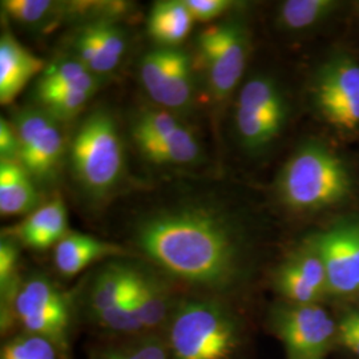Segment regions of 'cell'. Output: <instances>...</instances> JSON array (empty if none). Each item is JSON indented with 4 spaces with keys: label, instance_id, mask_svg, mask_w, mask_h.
Returning a JSON list of instances; mask_svg holds the SVG:
<instances>
[{
    "label": "cell",
    "instance_id": "25",
    "mask_svg": "<svg viewBox=\"0 0 359 359\" xmlns=\"http://www.w3.org/2000/svg\"><path fill=\"white\" fill-rule=\"evenodd\" d=\"M69 306L48 309L26 316L20 323L26 333L35 334L51 341L55 346H63L69 327Z\"/></svg>",
    "mask_w": 359,
    "mask_h": 359
},
{
    "label": "cell",
    "instance_id": "20",
    "mask_svg": "<svg viewBox=\"0 0 359 359\" xmlns=\"http://www.w3.org/2000/svg\"><path fill=\"white\" fill-rule=\"evenodd\" d=\"M342 3L335 0H287L278 8V23L286 31L299 32L332 16Z\"/></svg>",
    "mask_w": 359,
    "mask_h": 359
},
{
    "label": "cell",
    "instance_id": "26",
    "mask_svg": "<svg viewBox=\"0 0 359 359\" xmlns=\"http://www.w3.org/2000/svg\"><path fill=\"white\" fill-rule=\"evenodd\" d=\"M182 124L175 112L164 108H149L144 109L136 116L133 121L132 136L137 147L157 142L165 137L170 132L179 128Z\"/></svg>",
    "mask_w": 359,
    "mask_h": 359
},
{
    "label": "cell",
    "instance_id": "39",
    "mask_svg": "<svg viewBox=\"0 0 359 359\" xmlns=\"http://www.w3.org/2000/svg\"><path fill=\"white\" fill-rule=\"evenodd\" d=\"M102 359H104L103 357H102Z\"/></svg>",
    "mask_w": 359,
    "mask_h": 359
},
{
    "label": "cell",
    "instance_id": "10",
    "mask_svg": "<svg viewBox=\"0 0 359 359\" xmlns=\"http://www.w3.org/2000/svg\"><path fill=\"white\" fill-rule=\"evenodd\" d=\"M135 301L144 332H154L168 325L177 305L167 283L144 269L135 271Z\"/></svg>",
    "mask_w": 359,
    "mask_h": 359
},
{
    "label": "cell",
    "instance_id": "6",
    "mask_svg": "<svg viewBox=\"0 0 359 359\" xmlns=\"http://www.w3.org/2000/svg\"><path fill=\"white\" fill-rule=\"evenodd\" d=\"M271 327L289 359H323L335 332L330 316L317 304L277 306L271 314Z\"/></svg>",
    "mask_w": 359,
    "mask_h": 359
},
{
    "label": "cell",
    "instance_id": "21",
    "mask_svg": "<svg viewBox=\"0 0 359 359\" xmlns=\"http://www.w3.org/2000/svg\"><path fill=\"white\" fill-rule=\"evenodd\" d=\"M100 77L93 75L75 56H71L57 59L52 62L51 65H47L39 76L36 84L50 87H65L95 95V92L100 87Z\"/></svg>",
    "mask_w": 359,
    "mask_h": 359
},
{
    "label": "cell",
    "instance_id": "32",
    "mask_svg": "<svg viewBox=\"0 0 359 359\" xmlns=\"http://www.w3.org/2000/svg\"><path fill=\"white\" fill-rule=\"evenodd\" d=\"M290 261L310 286H313L321 295L327 294V276L325 265L310 245H306L302 250H298L292 256Z\"/></svg>",
    "mask_w": 359,
    "mask_h": 359
},
{
    "label": "cell",
    "instance_id": "24",
    "mask_svg": "<svg viewBox=\"0 0 359 359\" xmlns=\"http://www.w3.org/2000/svg\"><path fill=\"white\" fill-rule=\"evenodd\" d=\"M238 105L266 109L273 114L289 115V108L283 90L274 79L265 75H257L249 79L240 90Z\"/></svg>",
    "mask_w": 359,
    "mask_h": 359
},
{
    "label": "cell",
    "instance_id": "28",
    "mask_svg": "<svg viewBox=\"0 0 359 359\" xmlns=\"http://www.w3.org/2000/svg\"><path fill=\"white\" fill-rule=\"evenodd\" d=\"M276 285L280 293L290 302L298 305L317 304L322 295L309 285L308 281L287 259L276 274Z\"/></svg>",
    "mask_w": 359,
    "mask_h": 359
},
{
    "label": "cell",
    "instance_id": "16",
    "mask_svg": "<svg viewBox=\"0 0 359 359\" xmlns=\"http://www.w3.org/2000/svg\"><path fill=\"white\" fill-rule=\"evenodd\" d=\"M193 22L185 0H161L149 13L148 31L160 47L177 48L191 34Z\"/></svg>",
    "mask_w": 359,
    "mask_h": 359
},
{
    "label": "cell",
    "instance_id": "3",
    "mask_svg": "<svg viewBox=\"0 0 359 359\" xmlns=\"http://www.w3.org/2000/svg\"><path fill=\"white\" fill-rule=\"evenodd\" d=\"M167 326L169 359H231L238 346L237 322L215 299L179 301Z\"/></svg>",
    "mask_w": 359,
    "mask_h": 359
},
{
    "label": "cell",
    "instance_id": "5",
    "mask_svg": "<svg viewBox=\"0 0 359 359\" xmlns=\"http://www.w3.org/2000/svg\"><path fill=\"white\" fill-rule=\"evenodd\" d=\"M209 92L224 102L237 88L249 56V32L244 22L231 19L204 29L197 39Z\"/></svg>",
    "mask_w": 359,
    "mask_h": 359
},
{
    "label": "cell",
    "instance_id": "8",
    "mask_svg": "<svg viewBox=\"0 0 359 359\" xmlns=\"http://www.w3.org/2000/svg\"><path fill=\"white\" fill-rule=\"evenodd\" d=\"M44 71V63L10 32L0 39V102L13 103L28 81Z\"/></svg>",
    "mask_w": 359,
    "mask_h": 359
},
{
    "label": "cell",
    "instance_id": "17",
    "mask_svg": "<svg viewBox=\"0 0 359 359\" xmlns=\"http://www.w3.org/2000/svg\"><path fill=\"white\" fill-rule=\"evenodd\" d=\"M192 62L189 55L180 48H173L168 76L163 87L154 96V103L170 112L184 111L193 102L194 81Z\"/></svg>",
    "mask_w": 359,
    "mask_h": 359
},
{
    "label": "cell",
    "instance_id": "34",
    "mask_svg": "<svg viewBox=\"0 0 359 359\" xmlns=\"http://www.w3.org/2000/svg\"><path fill=\"white\" fill-rule=\"evenodd\" d=\"M19 264V248L13 237H3L0 241V287L1 294L10 292L16 285Z\"/></svg>",
    "mask_w": 359,
    "mask_h": 359
},
{
    "label": "cell",
    "instance_id": "1",
    "mask_svg": "<svg viewBox=\"0 0 359 359\" xmlns=\"http://www.w3.org/2000/svg\"><path fill=\"white\" fill-rule=\"evenodd\" d=\"M142 253L175 278L208 290H222L240 273L241 244L231 219L208 206L154 212L135 231Z\"/></svg>",
    "mask_w": 359,
    "mask_h": 359
},
{
    "label": "cell",
    "instance_id": "36",
    "mask_svg": "<svg viewBox=\"0 0 359 359\" xmlns=\"http://www.w3.org/2000/svg\"><path fill=\"white\" fill-rule=\"evenodd\" d=\"M0 156L1 160L18 161L20 158V144L13 126L7 120H0Z\"/></svg>",
    "mask_w": 359,
    "mask_h": 359
},
{
    "label": "cell",
    "instance_id": "27",
    "mask_svg": "<svg viewBox=\"0 0 359 359\" xmlns=\"http://www.w3.org/2000/svg\"><path fill=\"white\" fill-rule=\"evenodd\" d=\"M92 316L102 329L112 333L136 334L144 332L135 301V283L130 294L127 298L117 302L114 306Z\"/></svg>",
    "mask_w": 359,
    "mask_h": 359
},
{
    "label": "cell",
    "instance_id": "29",
    "mask_svg": "<svg viewBox=\"0 0 359 359\" xmlns=\"http://www.w3.org/2000/svg\"><path fill=\"white\" fill-rule=\"evenodd\" d=\"M173 48L158 47L142 56L139 75L145 92L154 99L168 76Z\"/></svg>",
    "mask_w": 359,
    "mask_h": 359
},
{
    "label": "cell",
    "instance_id": "37",
    "mask_svg": "<svg viewBox=\"0 0 359 359\" xmlns=\"http://www.w3.org/2000/svg\"><path fill=\"white\" fill-rule=\"evenodd\" d=\"M338 330H339V339L344 344V346L347 347L350 351H353L359 357V332L342 322H339Z\"/></svg>",
    "mask_w": 359,
    "mask_h": 359
},
{
    "label": "cell",
    "instance_id": "19",
    "mask_svg": "<svg viewBox=\"0 0 359 359\" xmlns=\"http://www.w3.org/2000/svg\"><path fill=\"white\" fill-rule=\"evenodd\" d=\"M135 283V268L124 264H109L96 276L90 293L92 314L114 306L127 298Z\"/></svg>",
    "mask_w": 359,
    "mask_h": 359
},
{
    "label": "cell",
    "instance_id": "35",
    "mask_svg": "<svg viewBox=\"0 0 359 359\" xmlns=\"http://www.w3.org/2000/svg\"><path fill=\"white\" fill-rule=\"evenodd\" d=\"M193 19L198 22H209L224 15L233 7L229 0H185Z\"/></svg>",
    "mask_w": 359,
    "mask_h": 359
},
{
    "label": "cell",
    "instance_id": "31",
    "mask_svg": "<svg viewBox=\"0 0 359 359\" xmlns=\"http://www.w3.org/2000/svg\"><path fill=\"white\" fill-rule=\"evenodd\" d=\"M104 359H169L167 342L156 335L107 351Z\"/></svg>",
    "mask_w": 359,
    "mask_h": 359
},
{
    "label": "cell",
    "instance_id": "38",
    "mask_svg": "<svg viewBox=\"0 0 359 359\" xmlns=\"http://www.w3.org/2000/svg\"><path fill=\"white\" fill-rule=\"evenodd\" d=\"M341 322L359 332V313H357V311H348L344 316Z\"/></svg>",
    "mask_w": 359,
    "mask_h": 359
},
{
    "label": "cell",
    "instance_id": "12",
    "mask_svg": "<svg viewBox=\"0 0 359 359\" xmlns=\"http://www.w3.org/2000/svg\"><path fill=\"white\" fill-rule=\"evenodd\" d=\"M316 105L359 99V65L347 56H335L320 67L314 79Z\"/></svg>",
    "mask_w": 359,
    "mask_h": 359
},
{
    "label": "cell",
    "instance_id": "4",
    "mask_svg": "<svg viewBox=\"0 0 359 359\" xmlns=\"http://www.w3.org/2000/svg\"><path fill=\"white\" fill-rule=\"evenodd\" d=\"M71 169L81 189L103 198L124 177L126 154L114 116L96 109L76 129L71 142Z\"/></svg>",
    "mask_w": 359,
    "mask_h": 359
},
{
    "label": "cell",
    "instance_id": "30",
    "mask_svg": "<svg viewBox=\"0 0 359 359\" xmlns=\"http://www.w3.org/2000/svg\"><path fill=\"white\" fill-rule=\"evenodd\" d=\"M55 347L43 337L25 333L4 346L1 359H56Z\"/></svg>",
    "mask_w": 359,
    "mask_h": 359
},
{
    "label": "cell",
    "instance_id": "7",
    "mask_svg": "<svg viewBox=\"0 0 359 359\" xmlns=\"http://www.w3.org/2000/svg\"><path fill=\"white\" fill-rule=\"evenodd\" d=\"M308 244L317 252L327 276V294L348 295L359 289V219L335 224Z\"/></svg>",
    "mask_w": 359,
    "mask_h": 359
},
{
    "label": "cell",
    "instance_id": "18",
    "mask_svg": "<svg viewBox=\"0 0 359 359\" xmlns=\"http://www.w3.org/2000/svg\"><path fill=\"white\" fill-rule=\"evenodd\" d=\"M142 156L158 165H189L201 157V145L192 130L181 126L165 137L140 147Z\"/></svg>",
    "mask_w": 359,
    "mask_h": 359
},
{
    "label": "cell",
    "instance_id": "23",
    "mask_svg": "<svg viewBox=\"0 0 359 359\" xmlns=\"http://www.w3.org/2000/svg\"><path fill=\"white\" fill-rule=\"evenodd\" d=\"M1 6L13 22L36 31L53 26L67 10L63 3L51 0H6Z\"/></svg>",
    "mask_w": 359,
    "mask_h": 359
},
{
    "label": "cell",
    "instance_id": "2",
    "mask_svg": "<svg viewBox=\"0 0 359 359\" xmlns=\"http://www.w3.org/2000/svg\"><path fill=\"white\" fill-rule=\"evenodd\" d=\"M277 191L287 208L316 212L344 201L351 192V177L332 149L321 142H305L283 165Z\"/></svg>",
    "mask_w": 359,
    "mask_h": 359
},
{
    "label": "cell",
    "instance_id": "22",
    "mask_svg": "<svg viewBox=\"0 0 359 359\" xmlns=\"http://www.w3.org/2000/svg\"><path fill=\"white\" fill-rule=\"evenodd\" d=\"M93 93L84 90H72L65 87H35V99L38 107L46 111L52 118L59 121H67L76 117L90 102Z\"/></svg>",
    "mask_w": 359,
    "mask_h": 359
},
{
    "label": "cell",
    "instance_id": "9",
    "mask_svg": "<svg viewBox=\"0 0 359 359\" xmlns=\"http://www.w3.org/2000/svg\"><path fill=\"white\" fill-rule=\"evenodd\" d=\"M68 234L67 209L63 200L56 197L28 215L15 228L13 237L27 248L41 252L55 248Z\"/></svg>",
    "mask_w": 359,
    "mask_h": 359
},
{
    "label": "cell",
    "instance_id": "14",
    "mask_svg": "<svg viewBox=\"0 0 359 359\" xmlns=\"http://www.w3.org/2000/svg\"><path fill=\"white\" fill-rule=\"evenodd\" d=\"M39 193L35 181L20 163L0 161V213L1 216L31 215L36 210Z\"/></svg>",
    "mask_w": 359,
    "mask_h": 359
},
{
    "label": "cell",
    "instance_id": "13",
    "mask_svg": "<svg viewBox=\"0 0 359 359\" xmlns=\"http://www.w3.org/2000/svg\"><path fill=\"white\" fill-rule=\"evenodd\" d=\"M121 253L123 250L118 246L104 243L96 237L69 233L53 248V262L60 274L72 277L99 259Z\"/></svg>",
    "mask_w": 359,
    "mask_h": 359
},
{
    "label": "cell",
    "instance_id": "11",
    "mask_svg": "<svg viewBox=\"0 0 359 359\" xmlns=\"http://www.w3.org/2000/svg\"><path fill=\"white\" fill-rule=\"evenodd\" d=\"M65 154V136L57 121L53 120L20 154L19 163L26 168L35 182L47 184L56 179Z\"/></svg>",
    "mask_w": 359,
    "mask_h": 359
},
{
    "label": "cell",
    "instance_id": "33",
    "mask_svg": "<svg viewBox=\"0 0 359 359\" xmlns=\"http://www.w3.org/2000/svg\"><path fill=\"white\" fill-rule=\"evenodd\" d=\"M318 109L330 124L338 128H357L359 126V99L322 104Z\"/></svg>",
    "mask_w": 359,
    "mask_h": 359
},
{
    "label": "cell",
    "instance_id": "15",
    "mask_svg": "<svg viewBox=\"0 0 359 359\" xmlns=\"http://www.w3.org/2000/svg\"><path fill=\"white\" fill-rule=\"evenodd\" d=\"M286 118V115L236 104V132L249 152H261L268 148L283 132Z\"/></svg>",
    "mask_w": 359,
    "mask_h": 359
}]
</instances>
